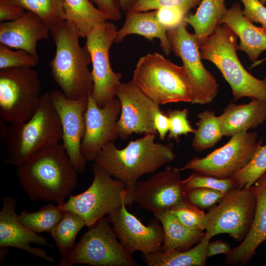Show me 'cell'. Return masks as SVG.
I'll use <instances>...</instances> for the list:
<instances>
[{
    "mask_svg": "<svg viewBox=\"0 0 266 266\" xmlns=\"http://www.w3.org/2000/svg\"><path fill=\"white\" fill-rule=\"evenodd\" d=\"M92 170L94 178L90 187L79 194H71L66 201L58 205L63 211L80 216L88 227L122 205L131 206L134 202L133 190L122 181L113 178L95 163L92 165Z\"/></svg>",
    "mask_w": 266,
    "mask_h": 266,
    "instance_id": "cell-7",
    "label": "cell"
},
{
    "mask_svg": "<svg viewBox=\"0 0 266 266\" xmlns=\"http://www.w3.org/2000/svg\"><path fill=\"white\" fill-rule=\"evenodd\" d=\"M225 0H201L194 14L186 15L184 21L194 30L200 46L215 31L227 8Z\"/></svg>",
    "mask_w": 266,
    "mask_h": 266,
    "instance_id": "cell-27",
    "label": "cell"
},
{
    "mask_svg": "<svg viewBox=\"0 0 266 266\" xmlns=\"http://www.w3.org/2000/svg\"><path fill=\"white\" fill-rule=\"evenodd\" d=\"M189 112L187 109L167 110L166 114L170 123L168 135L169 139L178 141L179 136L187 135L189 133H194L196 129L192 128L188 119Z\"/></svg>",
    "mask_w": 266,
    "mask_h": 266,
    "instance_id": "cell-38",
    "label": "cell"
},
{
    "mask_svg": "<svg viewBox=\"0 0 266 266\" xmlns=\"http://www.w3.org/2000/svg\"><path fill=\"white\" fill-rule=\"evenodd\" d=\"M39 60L24 50H13L0 43V69L17 67H33Z\"/></svg>",
    "mask_w": 266,
    "mask_h": 266,
    "instance_id": "cell-35",
    "label": "cell"
},
{
    "mask_svg": "<svg viewBox=\"0 0 266 266\" xmlns=\"http://www.w3.org/2000/svg\"><path fill=\"white\" fill-rule=\"evenodd\" d=\"M257 180H259L266 189V171Z\"/></svg>",
    "mask_w": 266,
    "mask_h": 266,
    "instance_id": "cell-47",
    "label": "cell"
},
{
    "mask_svg": "<svg viewBox=\"0 0 266 266\" xmlns=\"http://www.w3.org/2000/svg\"><path fill=\"white\" fill-rule=\"evenodd\" d=\"M86 226L84 220L79 215L69 211L64 214L50 234L63 259L68 256L76 245L75 239L79 231Z\"/></svg>",
    "mask_w": 266,
    "mask_h": 266,
    "instance_id": "cell-29",
    "label": "cell"
},
{
    "mask_svg": "<svg viewBox=\"0 0 266 266\" xmlns=\"http://www.w3.org/2000/svg\"><path fill=\"white\" fill-rule=\"evenodd\" d=\"M121 104V114L117 121L118 136L128 138L132 134H156L154 116L158 104L132 82L121 83L116 94Z\"/></svg>",
    "mask_w": 266,
    "mask_h": 266,
    "instance_id": "cell-14",
    "label": "cell"
},
{
    "mask_svg": "<svg viewBox=\"0 0 266 266\" xmlns=\"http://www.w3.org/2000/svg\"><path fill=\"white\" fill-rule=\"evenodd\" d=\"M266 171V144L262 145L247 164L232 177L236 182L237 188L249 189Z\"/></svg>",
    "mask_w": 266,
    "mask_h": 266,
    "instance_id": "cell-33",
    "label": "cell"
},
{
    "mask_svg": "<svg viewBox=\"0 0 266 266\" xmlns=\"http://www.w3.org/2000/svg\"><path fill=\"white\" fill-rule=\"evenodd\" d=\"M64 10L66 20L75 26L82 38L94 27L108 20L89 0H64Z\"/></svg>",
    "mask_w": 266,
    "mask_h": 266,
    "instance_id": "cell-28",
    "label": "cell"
},
{
    "mask_svg": "<svg viewBox=\"0 0 266 266\" xmlns=\"http://www.w3.org/2000/svg\"><path fill=\"white\" fill-rule=\"evenodd\" d=\"M201 0H137L130 10L136 12L156 10L162 7H179L188 12Z\"/></svg>",
    "mask_w": 266,
    "mask_h": 266,
    "instance_id": "cell-39",
    "label": "cell"
},
{
    "mask_svg": "<svg viewBox=\"0 0 266 266\" xmlns=\"http://www.w3.org/2000/svg\"><path fill=\"white\" fill-rule=\"evenodd\" d=\"M171 209L181 223L189 229L195 231L204 230L205 213L188 200Z\"/></svg>",
    "mask_w": 266,
    "mask_h": 266,
    "instance_id": "cell-36",
    "label": "cell"
},
{
    "mask_svg": "<svg viewBox=\"0 0 266 266\" xmlns=\"http://www.w3.org/2000/svg\"><path fill=\"white\" fill-rule=\"evenodd\" d=\"M256 206V198L250 188L233 189L205 213L204 230L212 237L227 233L242 241L252 225Z\"/></svg>",
    "mask_w": 266,
    "mask_h": 266,
    "instance_id": "cell-10",
    "label": "cell"
},
{
    "mask_svg": "<svg viewBox=\"0 0 266 266\" xmlns=\"http://www.w3.org/2000/svg\"><path fill=\"white\" fill-rule=\"evenodd\" d=\"M50 34L48 26L38 16L29 11H26L16 20L0 24V43L10 48L25 50L38 60L37 43L48 39Z\"/></svg>",
    "mask_w": 266,
    "mask_h": 266,
    "instance_id": "cell-20",
    "label": "cell"
},
{
    "mask_svg": "<svg viewBox=\"0 0 266 266\" xmlns=\"http://www.w3.org/2000/svg\"><path fill=\"white\" fill-rule=\"evenodd\" d=\"M154 125L161 140H164L169 132L170 123L166 113L158 108L154 116Z\"/></svg>",
    "mask_w": 266,
    "mask_h": 266,
    "instance_id": "cell-44",
    "label": "cell"
},
{
    "mask_svg": "<svg viewBox=\"0 0 266 266\" xmlns=\"http://www.w3.org/2000/svg\"><path fill=\"white\" fill-rule=\"evenodd\" d=\"M180 172L166 166L149 179L137 181L133 188L134 202L154 214L187 200Z\"/></svg>",
    "mask_w": 266,
    "mask_h": 266,
    "instance_id": "cell-16",
    "label": "cell"
},
{
    "mask_svg": "<svg viewBox=\"0 0 266 266\" xmlns=\"http://www.w3.org/2000/svg\"><path fill=\"white\" fill-rule=\"evenodd\" d=\"M225 193L207 188H196L186 190L187 200L201 209H209L216 205Z\"/></svg>",
    "mask_w": 266,
    "mask_h": 266,
    "instance_id": "cell-37",
    "label": "cell"
},
{
    "mask_svg": "<svg viewBox=\"0 0 266 266\" xmlns=\"http://www.w3.org/2000/svg\"><path fill=\"white\" fill-rule=\"evenodd\" d=\"M182 182L186 191L196 188H207L226 193L237 188L236 182L232 177L220 178L195 171Z\"/></svg>",
    "mask_w": 266,
    "mask_h": 266,
    "instance_id": "cell-34",
    "label": "cell"
},
{
    "mask_svg": "<svg viewBox=\"0 0 266 266\" xmlns=\"http://www.w3.org/2000/svg\"><path fill=\"white\" fill-rule=\"evenodd\" d=\"M38 16L50 30L66 20L64 0H9Z\"/></svg>",
    "mask_w": 266,
    "mask_h": 266,
    "instance_id": "cell-31",
    "label": "cell"
},
{
    "mask_svg": "<svg viewBox=\"0 0 266 266\" xmlns=\"http://www.w3.org/2000/svg\"><path fill=\"white\" fill-rule=\"evenodd\" d=\"M108 18L112 21H119L121 18V9L119 0H89Z\"/></svg>",
    "mask_w": 266,
    "mask_h": 266,
    "instance_id": "cell-42",
    "label": "cell"
},
{
    "mask_svg": "<svg viewBox=\"0 0 266 266\" xmlns=\"http://www.w3.org/2000/svg\"><path fill=\"white\" fill-rule=\"evenodd\" d=\"M121 110L118 98H114L104 107H100L92 94L88 96L85 114V132L81 144L82 154L87 161L94 162L102 147L119 137L117 121Z\"/></svg>",
    "mask_w": 266,
    "mask_h": 266,
    "instance_id": "cell-18",
    "label": "cell"
},
{
    "mask_svg": "<svg viewBox=\"0 0 266 266\" xmlns=\"http://www.w3.org/2000/svg\"><path fill=\"white\" fill-rule=\"evenodd\" d=\"M49 93L62 126V144L76 170L83 172L87 161L82 154L81 144L85 132V114L88 96L73 100L67 98L56 89Z\"/></svg>",
    "mask_w": 266,
    "mask_h": 266,
    "instance_id": "cell-15",
    "label": "cell"
},
{
    "mask_svg": "<svg viewBox=\"0 0 266 266\" xmlns=\"http://www.w3.org/2000/svg\"><path fill=\"white\" fill-rule=\"evenodd\" d=\"M118 28L106 21L94 27L85 37L92 64V97L97 105L104 107L115 98L120 86L122 74L114 72L110 65L109 50L114 42Z\"/></svg>",
    "mask_w": 266,
    "mask_h": 266,
    "instance_id": "cell-11",
    "label": "cell"
},
{
    "mask_svg": "<svg viewBox=\"0 0 266 266\" xmlns=\"http://www.w3.org/2000/svg\"><path fill=\"white\" fill-rule=\"evenodd\" d=\"M0 121V134L7 161L17 166L41 148L60 143L63 129L49 92L41 95L39 106L28 121L9 124Z\"/></svg>",
    "mask_w": 266,
    "mask_h": 266,
    "instance_id": "cell-4",
    "label": "cell"
},
{
    "mask_svg": "<svg viewBox=\"0 0 266 266\" xmlns=\"http://www.w3.org/2000/svg\"><path fill=\"white\" fill-rule=\"evenodd\" d=\"M256 198V206L250 228L240 244L226 254L227 265L245 266L258 247L266 241V189L257 180L250 188Z\"/></svg>",
    "mask_w": 266,
    "mask_h": 266,
    "instance_id": "cell-21",
    "label": "cell"
},
{
    "mask_svg": "<svg viewBox=\"0 0 266 266\" xmlns=\"http://www.w3.org/2000/svg\"><path fill=\"white\" fill-rule=\"evenodd\" d=\"M212 237L205 232L203 237L191 248L183 251H157L142 254L148 266H205L206 248Z\"/></svg>",
    "mask_w": 266,
    "mask_h": 266,
    "instance_id": "cell-26",
    "label": "cell"
},
{
    "mask_svg": "<svg viewBox=\"0 0 266 266\" xmlns=\"http://www.w3.org/2000/svg\"><path fill=\"white\" fill-rule=\"evenodd\" d=\"M244 5L245 17L250 22L259 23L266 31V7L258 0H240Z\"/></svg>",
    "mask_w": 266,
    "mask_h": 266,
    "instance_id": "cell-41",
    "label": "cell"
},
{
    "mask_svg": "<svg viewBox=\"0 0 266 266\" xmlns=\"http://www.w3.org/2000/svg\"><path fill=\"white\" fill-rule=\"evenodd\" d=\"M64 214V211L58 205L50 203L36 211L24 210L18 215V218L23 224L32 231L36 233L46 232L50 234Z\"/></svg>",
    "mask_w": 266,
    "mask_h": 266,
    "instance_id": "cell-32",
    "label": "cell"
},
{
    "mask_svg": "<svg viewBox=\"0 0 266 266\" xmlns=\"http://www.w3.org/2000/svg\"><path fill=\"white\" fill-rule=\"evenodd\" d=\"M138 266L119 241L111 224L103 217L89 227L70 253L59 266Z\"/></svg>",
    "mask_w": 266,
    "mask_h": 266,
    "instance_id": "cell-8",
    "label": "cell"
},
{
    "mask_svg": "<svg viewBox=\"0 0 266 266\" xmlns=\"http://www.w3.org/2000/svg\"><path fill=\"white\" fill-rule=\"evenodd\" d=\"M126 207L123 205L106 217L125 249L131 254L137 251L148 254L161 251L164 233L159 220L155 217L145 225Z\"/></svg>",
    "mask_w": 266,
    "mask_h": 266,
    "instance_id": "cell-17",
    "label": "cell"
},
{
    "mask_svg": "<svg viewBox=\"0 0 266 266\" xmlns=\"http://www.w3.org/2000/svg\"><path fill=\"white\" fill-rule=\"evenodd\" d=\"M224 136L229 137L257 128L266 122V103L252 99L248 103L230 102L218 116Z\"/></svg>",
    "mask_w": 266,
    "mask_h": 266,
    "instance_id": "cell-23",
    "label": "cell"
},
{
    "mask_svg": "<svg viewBox=\"0 0 266 266\" xmlns=\"http://www.w3.org/2000/svg\"><path fill=\"white\" fill-rule=\"evenodd\" d=\"M17 202L13 197L6 196L3 198L2 207L0 211V247L18 248L48 262H55V259L49 256L47 251L31 246V243H36L54 247L46 238L21 223L16 212Z\"/></svg>",
    "mask_w": 266,
    "mask_h": 266,
    "instance_id": "cell-19",
    "label": "cell"
},
{
    "mask_svg": "<svg viewBox=\"0 0 266 266\" xmlns=\"http://www.w3.org/2000/svg\"><path fill=\"white\" fill-rule=\"evenodd\" d=\"M16 167L19 183L32 201L62 205L77 184L78 171L60 143L40 149Z\"/></svg>",
    "mask_w": 266,
    "mask_h": 266,
    "instance_id": "cell-1",
    "label": "cell"
},
{
    "mask_svg": "<svg viewBox=\"0 0 266 266\" xmlns=\"http://www.w3.org/2000/svg\"><path fill=\"white\" fill-rule=\"evenodd\" d=\"M119 1L121 10L127 11L133 8L137 0H119Z\"/></svg>",
    "mask_w": 266,
    "mask_h": 266,
    "instance_id": "cell-46",
    "label": "cell"
},
{
    "mask_svg": "<svg viewBox=\"0 0 266 266\" xmlns=\"http://www.w3.org/2000/svg\"><path fill=\"white\" fill-rule=\"evenodd\" d=\"M188 12L179 7H162L156 10L157 18L167 31L179 26Z\"/></svg>",
    "mask_w": 266,
    "mask_h": 266,
    "instance_id": "cell-40",
    "label": "cell"
},
{
    "mask_svg": "<svg viewBox=\"0 0 266 266\" xmlns=\"http://www.w3.org/2000/svg\"><path fill=\"white\" fill-rule=\"evenodd\" d=\"M162 224L164 241L161 251H183L198 243L205 235L203 231L192 230L178 219L171 209L154 214Z\"/></svg>",
    "mask_w": 266,
    "mask_h": 266,
    "instance_id": "cell-25",
    "label": "cell"
},
{
    "mask_svg": "<svg viewBox=\"0 0 266 266\" xmlns=\"http://www.w3.org/2000/svg\"><path fill=\"white\" fill-rule=\"evenodd\" d=\"M261 3L265 4L266 3V0H258Z\"/></svg>",
    "mask_w": 266,
    "mask_h": 266,
    "instance_id": "cell-48",
    "label": "cell"
},
{
    "mask_svg": "<svg viewBox=\"0 0 266 266\" xmlns=\"http://www.w3.org/2000/svg\"><path fill=\"white\" fill-rule=\"evenodd\" d=\"M197 129L194 133L192 146L197 152L213 147L224 136L218 116L213 111L206 110L198 114Z\"/></svg>",
    "mask_w": 266,
    "mask_h": 266,
    "instance_id": "cell-30",
    "label": "cell"
},
{
    "mask_svg": "<svg viewBox=\"0 0 266 266\" xmlns=\"http://www.w3.org/2000/svg\"><path fill=\"white\" fill-rule=\"evenodd\" d=\"M237 36L226 25H219L199 46L201 59L212 62L230 85L235 100L244 97L266 103V78L250 74L239 60Z\"/></svg>",
    "mask_w": 266,
    "mask_h": 266,
    "instance_id": "cell-5",
    "label": "cell"
},
{
    "mask_svg": "<svg viewBox=\"0 0 266 266\" xmlns=\"http://www.w3.org/2000/svg\"><path fill=\"white\" fill-rule=\"evenodd\" d=\"M155 134H145L121 149L111 141L102 147L94 163L133 190L142 176L156 172L175 158L173 143L155 142Z\"/></svg>",
    "mask_w": 266,
    "mask_h": 266,
    "instance_id": "cell-2",
    "label": "cell"
},
{
    "mask_svg": "<svg viewBox=\"0 0 266 266\" xmlns=\"http://www.w3.org/2000/svg\"><path fill=\"white\" fill-rule=\"evenodd\" d=\"M186 25L184 21L177 27L167 31V35L172 51L181 59L189 79L193 93L192 103L205 104L217 95L219 84L202 63L196 37L187 31Z\"/></svg>",
    "mask_w": 266,
    "mask_h": 266,
    "instance_id": "cell-13",
    "label": "cell"
},
{
    "mask_svg": "<svg viewBox=\"0 0 266 266\" xmlns=\"http://www.w3.org/2000/svg\"><path fill=\"white\" fill-rule=\"evenodd\" d=\"M131 81L160 105L193 100L192 88L183 66L158 53L140 58Z\"/></svg>",
    "mask_w": 266,
    "mask_h": 266,
    "instance_id": "cell-6",
    "label": "cell"
},
{
    "mask_svg": "<svg viewBox=\"0 0 266 266\" xmlns=\"http://www.w3.org/2000/svg\"><path fill=\"white\" fill-rule=\"evenodd\" d=\"M41 83L33 67L0 69V120L6 123L27 121L36 112Z\"/></svg>",
    "mask_w": 266,
    "mask_h": 266,
    "instance_id": "cell-9",
    "label": "cell"
},
{
    "mask_svg": "<svg viewBox=\"0 0 266 266\" xmlns=\"http://www.w3.org/2000/svg\"><path fill=\"white\" fill-rule=\"evenodd\" d=\"M231 250L230 245L228 243L217 240L209 242L206 248V255L207 258L221 254L226 255Z\"/></svg>",
    "mask_w": 266,
    "mask_h": 266,
    "instance_id": "cell-45",
    "label": "cell"
},
{
    "mask_svg": "<svg viewBox=\"0 0 266 266\" xmlns=\"http://www.w3.org/2000/svg\"><path fill=\"white\" fill-rule=\"evenodd\" d=\"M26 11L9 0H0V22L16 20L21 17Z\"/></svg>",
    "mask_w": 266,
    "mask_h": 266,
    "instance_id": "cell-43",
    "label": "cell"
},
{
    "mask_svg": "<svg viewBox=\"0 0 266 266\" xmlns=\"http://www.w3.org/2000/svg\"><path fill=\"white\" fill-rule=\"evenodd\" d=\"M219 24L228 26L239 38L237 50L244 52L251 62H255L266 50V31L245 17L239 3L234 2L227 9Z\"/></svg>",
    "mask_w": 266,
    "mask_h": 266,
    "instance_id": "cell-22",
    "label": "cell"
},
{
    "mask_svg": "<svg viewBox=\"0 0 266 266\" xmlns=\"http://www.w3.org/2000/svg\"><path fill=\"white\" fill-rule=\"evenodd\" d=\"M262 142L256 133L239 132L205 157H194L177 169L180 171L192 170L220 178L231 177L247 164Z\"/></svg>",
    "mask_w": 266,
    "mask_h": 266,
    "instance_id": "cell-12",
    "label": "cell"
},
{
    "mask_svg": "<svg viewBox=\"0 0 266 266\" xmlns=\"http://www.w3.org/2000/svg\"><path fill=\"white\" fill-rule=\"evenodd\" d=\"M167 32L157 20L156 10L146 12L129 10L126 11L123 26L117 32L114 42L120 43L131 34L142 36L151 41L158 38L162 50L168 55L172 48Z\"/></svg>",
    "mask_w": 266,
    "mask_h": 266,
    "instance_id": "cell-24",
    "label": "cell"
},
{
    "mask_svg": "<svg viewBox=\"0 0 266 266\" xmlns=\"http://www.w3.org/2000/svg\"><path fill=\"white\" fill-rule=\"evenodd\" d=\"M51 35L56 46L55 56L49 63L54 81L68 99L92 94L94 83L88 67L91 58L87 48L80 45L77 28L65 20L51 30Z\"/></svg>",
    "mask_w": 266,
    "mask_h": 266,
    "instance_id": "cell-3",
    "label": "cell"
}]
</instances>
